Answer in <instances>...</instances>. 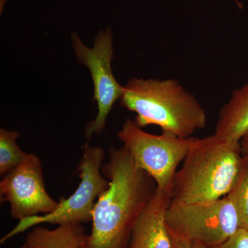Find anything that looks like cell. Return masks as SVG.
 Segmentation results:
<instances>
[{
  "instance_id": "8fae6325",
  "label": "cell",
  "mask_w": 248,
  "mask_h": 248,
  "mask_svg": "<svg viewBox=\"0 0 248 248\" xmlns=\"http://www.w3.org/2000/svg\"><path fill=\"white\" fill-rule=\"evenodd\" d=\"M24 245L29 248H90L89 235L81 223H65L53 230L39 225L27 233Z\"/></svg>"
},
{
  "instance_id": "7a4b0ae2",
  "label": "cell",
  "mask_w": 248,
  "mask_h": 248,
  "mask_svg": "<svg viewBox=\"0 0 248 248\" xmlns=\"http://www.w3.org/2000/svg\"><path fill=\"white\" fill-rule=\"evenodd\" d=\"M124 88L121 105L136 113L135 122L142 128L157 125L164 133L186 139L206 126L202 104L177 80L133 78Z\"/></svg>"
},
{
  "instance_id": "6da1fadb",
  "label": "cell",
  "mask_w": 248,
  "mask_h": 248,
  "mask_svg": "<svg viewBox=\"0 0 248 248\" xmlns=\"http://www.w3.org/2000/svg\"><path fill=\"white\" fill-rule=\"evenodd\" d=\"M102 172L109 186L93 209L90 248H126L134 224L157 188L125 146L112 147Z\"/></svg>"
},
{
  "instance_id": "9a60e30c",
  "label": "cell",
  "mask_w": 248,
  "mask_h": 248,
  "mask_svg": "<svg viewBox=\"0 0 248 248\" xmlns=\"http://www.w3.org/2000/svg\"><path fill=\"white\" fill-rule=\"evenodd\" d=\"M170 234L172 239L173 248H196L195 244L190 240L171 232H170Z\"/></svg>"
},
{
  "instance_id": "52a82bcc",
  "label": "cell",
  "mask_w": 248,
  "mask_h": 248,
  "mask_svg": "<svg viewBox=\"0 0 248 248\" xmlns=\"http://www.w3.org/2000/svg\"><path fill=\"white\" fill-rule=\"evenodd\" d=\"M71 38L77 58L89 68L94 85L93 100L97 103L98 111L95 118L85 128V138L89 140L104 130L108 116L115 102L122 98L124 88L115 79L111 68L114 49L110 28L98 33L92 48L84 45L76 32H73Z\"/></svg>"
},
{
  "instance_id": "8992f818",
  "label": "cell",
  "mask_w": 248,
  "mask_h": 248,
  "mask_svg": "<svg viewBox=\"0 0 248 248\" xmlns=\"http://www.w3.org/2000/svg\"><path fill=\"white\" fill-rule=\"evenodd\" d=\"M166 223L170 232L209 248L223 244L240 228L236 207L228 195L199 203L172 200Z\"/></svg>"
},
{
  "instance_id": "9c48e42d",
  "label": "cell",
  "mask_w": 248,
  "mask_h": 248,
  "mask_svg": "<svg viewBox=\"0 0 248 248\" xmlns=\"http://www.w3.org/2000/svg\"><path fill=\"white\" fill-rule=\"evenodd\" d=\"M171 198L156 188L154 196L138 217L126 248H173L166 223V213Z\"/></svg>"
},
{
  "instance_id": "5bb4252c",
  "label": "cell",
  "mask_w": 248,
  "mask_h": 248,
  "mask_svg": "<svg viewBox=\"0 0 248 248\" xmlns=\"http://www.w3.org/2000/svg\"><path fill=\"white\" fill-rule=\"evenodd\" d=\"M214 248H248V231L239 228L224 243Z\"/></svg>"
},
{
  "instance_id": "30bf717a",
  "label": "cell",
  "mask_w": 248,
  "mask_h": 248,
  "mask_svg": "<svg viewBox=\"0 0 248 248\" xmlns=\"http://www.w3.org/2000/svg\"><path fill=\"white\" fill-rule=\"evenodd\" d=\"M248 132V81L234 90L218 113L215 135L240 142Z\"/></svg>"
},
{
  "instance_id": "5b68a950",
  "label": "cell",
  "mask_w": 248,
  "mask_h": 248,
  "mask_svg": "<svg viewBox=\"0 0 248 248\" xmlns=\"http://www.w3.org/2000/svg\"><path fill=\"white\" fill-rule=\"evenodd\" d=\"M119 140L140 169L148 173L156 187L172 198L173 182L196 138H180L172 134L152 135L135 121L127 120L117 133Z\"/></svg>"
},
{
  "instance_id": "ba28073f",
  "label": "cell",
  "mask_w": 248,
  "mask_h": 248,
  "mask_svg": "<svg viewBox=\"0 0 248 248\" xmlns=\"http://www.w3.org/2000/svg\"><path fill=\"white\" fill-rule=\"evenodd\" d=\"M0 201L9 202L13 218L20 220L52 213L59 202L46 190L43 169L35 154L10 171L0 182Z\"/></svg>"
},
{
  "instance_id": "e0dca14e",
  "label": "cell",
  "mask_w": 248,
  "mask_h": 248,
  "mask_svg": "<svg viewBox=\"0 0 248 248\" xmlns=\"http://www.w3.org/2000/svg\"><path fill=\"white\" fill-rule=\"evenodd\" d=\"M194 244H195L196 248H209L206 247V246H203V245L199 244V243H194Z\"/></svg>"
},
{
  "instance_id": "3957f363",
  "label": "cell",
  "mask_w": 248,
  "mask_h": 248,
  "mask_svg": "<svg viewBox=\"0 0 248 248\" xmlns=\"http://www.w3.org/2000/svg\"><path fill=\"white\" fill-rule=\"evenodd\" d=\"M243 159L240 142L215 134L196 138L176 173L172 200L191 203L226 197L237 179Z\"/></svg>"
},
{
  "instance_id": "2e32d148",
  "label": "cell",
  "mask_w": 248,
  "mask_h": 248,
  "mask_svg": "<svg viewBox=\"0 0 248 248\" xmlns=\"http://www.w3.org/2000/svg\"><path fill=\"white\" fill-rule=\"evenodd\" d=\"M240 147L243 156H248V132L240 141Z\"/></svg>"
},
{
  "instance_id": "7c38bea8",
  "label": "cell",
  "mask_w": 248,
  "mask_h": 248,
  "mask_svg": "<svg viewBox=\"0 0 248 248\" xmlns=\"http://www.w3.org/2000/svg\"><path fill=\"white\" fill-rule=\"evenodd\" d=\"M19 136V132L0 129V175L2 177L29 157V154L16 142Z\"/></svg>"
},
{
  "instance_id": "277c9868",
  "label": "cell",
  "mask_w": 248,
  "mask_h": 248,
  "mask_svg": "<svg viewBox=\"0 0 248 248\" xmlns=\"http://www.w3.org/2000/svg\"><path fill=\"white\" fill-rule=\"evenodd\" d=\"M82 157L78 166L81 179L76 190L68 198L60 199L56 210L43 215H35L19 221L17 226L0 240L4 244L16 235L44 223L62 225L92 221L93 211L101 194L109 186V181L103 175L102 167L105 152L99 147L83 146Z\"/></svg>"
},
{
  "instance_id": "ac0fdd59",
  "label": "cell",
  "mask_w": 248,
  "mask_h": 248,
  "mask_svg": "<svg viewBox=\"0 0 248 248\" xmlns=\"http://www.w3.org/2000/svg\"><path fill=\"white\" fill-rule=\"evenodd\" d=\"M21 248H27V246H25V245H24V246H22V247H21Z\"/></svg>"
},
{
  "instance_id": "4fadbf2b",
  "label": "cell",
  "mask_w": 248,
  "mask_h": 248,
  "mask_svg": "<svg viewBox=\"0 0 248 248\" xmlns=\"http://www.w3.org/2000/svg\"><path fill=\"white\" fill-rule=\"evenodd\" d=\"M228 195L236 207L240 228L248 231V156H244L239 175Z\"/></svg>"
}]
</instances>
